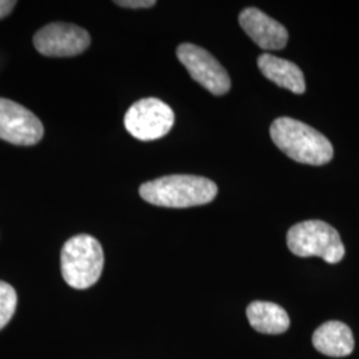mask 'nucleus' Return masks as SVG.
<instances>
[{
	"label": "nucleus",
	"mask_w": 359,
	"mask_h": 359,
	"mask_svg": "<svg viewBox=\"0 0 359 359\" xmlns=\"http://www.w3.org/2000/svg\"><path fill=\"white\" fill-rule=\"evenodd\" d=\"M276 147L292 160L306 165H325L332 161V142L317 129L292 117H278L270 126Z\"/></svg>",
	"instance_id": "1"
},
{
	"label": "nucleus",
	"mask_w": 359,
	"mask_h": 359,
	"mask_svg": "<svg viewBox=\"0 0 359 359\" xmlns=\"http://www.w3.org/2000/svg\"><path fill=\"white\" fill-rule=\"evenodd\" d=\"M212 180L193 175H172L144 182L139 193L142 200L163 208H192L212 203L217 196Z\"/></svg>",
	"instance_id": "2"
},
{
	"label": "nucleus",
	"mask_w": 359,
	"mask_h": 359,
	"mask_svg": "<svg viewBox=\"0 0 359 359\" xmlns=\"http://www.w3.org/2000/svg\"><path fill=\"white\" fill-rule=\"evenodd\" d=\"M62 274L74 289H88L99 281L104 268L103 248L90 234L69 238L62 249Z\"/></svg>",
	"instance_id": "3"
},
{
	"label": "nucleus",
	"mask_w": 359,
	"mask_h": 359,
	"mask_svg": "<svg viewBox=\"0 0 359 359\" xmlns=\"http://www.w3.org/2000/svg\"><path fill=\"white\" fill-rule=\"evenodd\" d=\"M286 244L295 256L321 257L327 264H338L345 257L339 233L321 219L295 224L287 231Z\"/></svg>",
	"instance_id": "4"
},
{
	"label": "nucleus",
	"mask_w": 359,
	"mask_h": 359,
	"mask_svg": "<svg viewBox=\"0 0 359 359\" xmlns=\"http://www.w3.org/2000/svg\"><path fill=\"white\" fill-rule=\"evenodd\" d=\"M175 124V114L168 104L156 97L142 99L130 105L124 126L129 133L142 142L164 137Z\"/></svg>",
	"instance_id": "5"
},
{
	"label": "nucleus",
	"mask_w": 359,
	"mask_h": 359,
	"mask_svg": "<svg viewBox=\"0 0 359 359\" xmlns=\"http://www.w3.org/2000/svg\"><path fill=\"white\" fill-rule=\"evenodd\" d=\"M177 57L193 80L210 93L221 96L231 90V77L226 69L209 52L191 43H182L177 47Z\"/></svg>",
	"instance_id": "6"
},
{
	"label": "nucleus",
	"mask_w": 359,
	"mask_h": 359,
	"mask_svg": "<svg viewBox=\"0 0 359 359\" xmlns=\"http://www.w3.org/2000/svg\"><path fill=\"white\" fill-rule=\"evenodd\" d=\"M90 44V34L69 23H51L39 29L34 36V46L39 53L50 57L76 56Z\"/></svg>",
	"instance_id": "7"
},
{
	"label": "nucleus",
	"mask_w": 359,
	"mask_h": 359,
	"mask_svg": "<svg viewBox=\"0 0 359 359\" xmlns=\"http://www.w3.org/2000/svg\"><path fill=\"white\" fill-rule=\"evenodd\" d=\"M44 135L38 116L26 107L0 97V139L15 145H35Z\"/></svg>",
	"instance_id": "8"
},
{
	"label": "nucleus",
	"mask_w": 359,
	"mask_h": 359,
	"mask_svg": "<svg viewBox=\"0 0 359 359\" xmlns=\"http://www.w3.org/2000/svg\"><path fill=\"white\" fill-rule=\"evenodd\" d=\"M238 22L245 32L262 50L277 51L283 50L287 44L289 34L286 28L256 7L241 11Z\"/></svg>",
	"instance_id": "9"
},
{
	"label": "nucleus",
	"mask_w": 359,
	"mask_h": 359,
	"mask_svg": "<svg viewBox=\"0 0 359 359\" xmlns=\"http://www.w3.org/2000/svg\"><path fill=\"white\" fill-rule=\"evenodd\" d=\"M257 65L262 75L278 87L297 95H302L306 90L304 74L294 63L270 53H262L258 56Z\"/></svg>",
	"instance_id": "10"
},
{
	"label": "nucleus",
	"mask_w": 359,
	"mask_h": 359,
	"mask_svg": "<svg viewBox=\"0 0 359 359\" xmlns=\"http://www.w3.org/2000/svg\"><path fill=\"white\" fill-rule=\"evenodd\" d=\"M313 345L323 355L342 358L354 350V335L350 327L339 321H329L321 325L313 334Z\"/></svg>",
	"instance_id": "11"
},
{
	"label": "nucleus",
	"mask_w": 359,
	"mask_h": 359,
	"mask_svg": "<svg viewBox=\"0 0 359 359\" xmlns=\"http://www.w3.org/2000/svg\"><path fill=\"white\" fill-rule=\"evenodd\" d=\"M250 326L258 333L283 334L290 326V318L285 309L277 304L255 301L246 309Z\"/></svg>",
	"instance_id": "12"
},
{
	"label": "nucleus",
	"mask_w": 359,
	"mask_h": 359,
	"mask_svg": "<svg viewBox=\"0 0 359 359\" xmlns=\"http://www.w3.org/2000/svg\"><path fill=\"white\" fill-rule=\"evenodd\" d=\"M18 295L10 283L0 281V330L11 321L16 310Z\"/></svg>",
	"instance_id": "13"
},
{
	"label": "nucleus",
	"mask_w": 359,
	"mask_h": 359,
	"mask_svg": "<svg viewBox=\"0 0 359 359\" xmlns=\"http://www.w3.org/2000/svg\"><path fill=\"white\" fill-rule=\"evenodd\" d=\"M115 4L124 7V8H133V10H139V8H151L156 6L154 0H117Z\"/></svg>",
	"instance_id": "14"
},
{
	"label": "nucleus",
	"mask_w": 359,
	"mask_h": 359,
	"mask_svg": "<svg viewBox=\"0 0 359 359\" xmlns=\"http://www.w3.org/2000/svg\"><path fill=\"white\" fill-rule=\"evenodd\" d=\"M16 6L15 0H0V19L6 18Z\"/></svg>",
	"instance_id": "15"
}]
</instances>
